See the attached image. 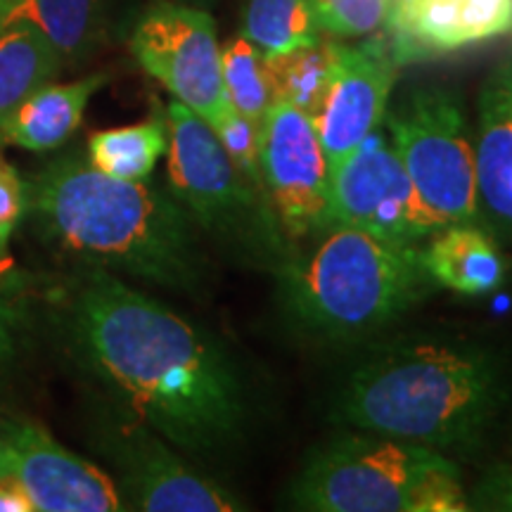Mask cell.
<instances>
[{"label":"cell","mask_w":512,"mask_h":512,"mask_svg":"<svg viewBox=\"0 0 512 512\" xmlns=\"http://www.w3.org/2000/svg\"><path fill=\"white\" fill-rule=\"evenodd\" d=\"M55 313L76 363L178 451L214 456L245 437L249 403L235 363L159 299L83 264L60 287Z\"/></svg>","instance_id":"1"},{"label":"cell","mask_w":512,"mask_h":512,"mask_svg":"<svg viewBox=\"0 0 512 512\" xmlns=\"http://www.w3.org/2000/svg\"><path fill=\"white\" fill-rule=\"evenodd\" d=\"M24 183L31 219L81 264L178 292L209 283L202 230L159 188L119 181L81 157L57 159Z\"/></svg>","instance_id":"2"},{"label":"cell","mask_w":512,"mask_h":512,"mask_svg":"<svg viewBox=\"0 0 512 512\" xmlns=\"http://www.w3.org/2000/svg\"><path fill=\"white\" fill-rule=\"evenodd\" d=\"M505 406L489 351L446 339H394L351 368L335 418L439 453L477 451Z\"/></svg>","instance_id":"3"},{"label":"cell","mask_w":512,"mask_h":512,"mask_svg":"<svg viewBox=\"0 0 512 512\" xmlns=\"http://www.w3.org/2000/svg\"><path fill=\"white\" fill-rule=\"evenodd\" d=\"M275 278L294 323L335 342L389 328L439 287L422 242L351 226H330L292 245Z\"/></svg>","instance_id":"4"},{"label":"cell","mask_w":512,"mask_h":512,"mask_svg":"<svg viewBox=\"0 0 512 512\" xmlns=\"http://www.w3.org/2000/svg\"><path fill=\"white\" fill-rule=\"evenodd\" d=\"M292 508L311 512H465L451 458L373 432L339 434L311 453L290 486Z\"/></svg>","instance_id":"5"},{"label":"cell","mask_w":512,"mask_h":512,"mask_svg":"<svg viewBox=\"0 0 512 512\" xmlns=\"http://www.w3.org/2000/svg\"><path fill=\"white\" fill-rule=\"evenodd\" d=\"M166 174L171 197L195 226L242 256L249 266L278 271L290 256L268 195L242 174L202 117L171 100L166 107Z\"/></svg>","instance_id":"6"},{"label":"cell","mask_w":512,"mask_h":512,"mask_svg":"<svg viewBox=\"0 0 512 512\" xmlns=\"http://www.w3.org/2000/svg\"><path fill=\"white\" fill-rule=\"evenodd\" d=\"M420 202L441 223H482L477 202L475 145L463 102L444 86H418L384 114Z\"/></svg>","instance_id":"7"},{"label":"cell","mask_w":512,"mask_h":512,"mask_svg":"<svg viewBox=\"0 0 512 512\" xmlns=\"http://www.w3.org/2000/svg\"><path fill=\"white\" fill-rule=\"evenodd\" d=\"M98 448L119 475L126 510L145 512H238L235 494L190 467L162 434L119 411L100 427Z\"/></svg>","instance_id":"8"},{"label":"cell","mask_w":512,"mask_h":512,"mask_svg":"<svg viewBox=\"0 0 512 512\" xmlns=\"http://www.w3.org/2000/svg\"><path fill=\"white\" fill-rule=\"evenodd\" d=\"M140 67L214 128L230 112L221 72V46L209 12L157 3L131 36Z\"/></svg>","instance_id":"9"},{"label":"cell","mask_w":512,"mask_h":512,"mask_svg":"<svg viewBox=\"0 0 512 512\" xmlns=\"http://www.w3.org/2000/svg\"><path fill=\"white\" fill-rule=\"evenodd\" d=\"M259 169L290 245L332 226V169L309 114L273 102L259 126Z\"/></svg>","instance_id":"10"},{"label":"cell","mask_w":512,"mask_h":512,"mask_svg":"<svg viewBox=\"0 0 512 512\" xmlns=\"http://www.w3.org/2000/svg\"><path fill=\"white\" fill-rule=\"evenodd\" d=\"M332 226L425 242L441 223L420 202L399 152L380 126L332 169Z\"/></svg>","instance_id":"11"},{"label":"cell","mask_w":512,"mask_h":512,"mask_svg":"<svg viewBox=\"0 0 512 512\" xmlns=\"http://www.w3.org/2000/svg\"><path fill=\"white\" fill-rule=\"evenodd\" d=\"M3 470L38 512L126 510L114 479L50 437L36 422L0 418Z\"/></svg>","instance_id":"12"},{"label":"cell","mask_w":512,"mask_h":512,"mask_svg":"<svg viewBox=\"0 0 512 512\" xmlns=\"http://www.w3.org/2000/svg\"><path fill=\"white\" fill-rule=\"evenodd\" d=\"M399 67L389 36L370 38L358 46L339 43L335 81L313 117L330 169L382 126Z\"/></svg>","instance_id":"13"},{"label":"cell","mask_w":512,"mask_h":512,"mask_svg":"<svg viewBox=\"0 0 512 512\" xmlns=\"http://www.w3.org/2000/svg\"><path fill=\"white\" fill-rule=\"evenodd\" d=\"M399 64L489 41L512 31V0H403L389 15Z\"/></svg>","instance_id":"14"},{"label":"cell","mask_w":512,"mask_h":512,"mask_svg":"<svg viewBox=\"0 0 512 512\" xmlns=\"http://www.w3.org/2000/svg\"><path fill=\"white\" fill-rule=\"evenodd\" d=\"M475 169L482 226L512 242V60L498 64L479 93Z\"/></svg>","instance_id":"15"},{"label":"cell","mask_w":512,"mask_h":512,"mask_svg":"<svg viewBox=\"0 0 512 512\" xmlns=\"http://www.w3.org/2000/svg\"><path fill=\"white\" fill-rule=\"evenodd\" d=\"M107 79V74H91L72 83H46L0 119V140L29 152L57 150L74 136L88 102Z\"/></svg>","instance_id":"16"},{"label":"cell","mask_w":512,"mask_h":512,"mask_svg":"<svg viewBox=\"0 0 512 512\" xmlns=\"http://www.w3.org/2000/svg\"><path fill=\"white\" fill-rule=\"evenodd\" d=\"M422 259L434 283L446 290L482 297L505 280V256L482 223H451L422 242Z\"/></svg>","instance_id":"17"},{"label":"cell","mask_w":512,"mask_h":512,"mask_svg":"<svg viewBox=\"0 0 512 512\" xmlns=\"http://www.w3.org/2000/svg\"><path fill=\"white\" fill-rule=\"evenodd\" d=\"M105 0H8V22L29 24L62 64L86 60L105 34Z\"/></svg>","instance_id":"18"},{"label":"cell","mask_w":512,"mask_h":512,"mask_svg":"<svg viewBox=\"0 0 512 512\" xmlns=\"http://www.w3.org/2000/svg\"><path fill=\"white\" fill-rule=\"evenodd\" d=\"M62 67L46 38L29 24L17 22L0 31V119L53 81Z\"/></svg>","instance_id":"19"},{"label":"cell","mask_w":512,"mask_h":512,"mask_svg":"<svg viewBox=\"0 0 512 512\" xmlns=\"http://www.w3.org/2000/svg\"><path fill=\"white\" fill-rule=\"evenodd\" d=\"M166 145V119L155 114L140 124L93 133L88 138V162L119 181H147L166 155Z\"/></svg>","instance_id":"20"},{"label":"cell","mask_w":512,"mask_h":512,"mask_svg":"<svg viewBox=\"0 0 512 512\" xmlns=\"http://www.w3.org/2000/svg\"><path fill=\"white\" fill-rule=\"evenodd\" d=\"M339 43H311L268 57L275 100L297 107L313 119L328 98L337 72Z\"/></svg>","instance_id":"21"},{"label":"cell","mask_w":512,"mask_h":512,"mask_svg":"<svg viewBox=\"0 0 512 512\" xmlns=\"http://www.w3.org/2000/svg\"><path fill=\"white\" fill-rule=\"evenodd\" d=\"M242 36L266 57L320 41L309 0H249Z\"/></svg>","instance_id":"22"},{"label":"cell","mask_w":512,"mask_h":512,"mask_svg":"<svg viewBox=\"0 0 512 512\" xmlns=\"http://www.w3.org/2000/svg\"><path fill=\"white\" fill-rule=\"evenodd\" d=\"M221 72L228 105L261 126L275 102L268 57L240 34L221 48Z\"/></svg>","instance_id":"23"},{"label":"cell","mask_w":512,"mask_h":512,"mask_svg":"<svg viewBox=\"0 0 512 512\" xmlns=\"http://www.w3.org/2000/svg\"><path fill=\"white\" fill-rule=\"evenodd\" d=\"M320 31L358 38L387 27L394 0H309Z\"/></svg>","instance_id":"24"},{"label":"cell","mask_w":512,"mask_h":512,"mask_svg":"<svg viewBox=\"0 0 512 512\" xmlns=\"http://www.w3.org/2000/svg\"><path fill=\"white\" fill-rule=\"evenodd\" d=\"M223 150L233 159V164L245 174L254 185L266 192L259 169V124L242 117L230 107V112L214 126Z\"/></svg>","instance_id":"25"},{"label":"cell","mask_w":512,"mask_h":512,"mask_svg":"<svg viewBox=\"0 0 512 512\" xmlns=\"http://www.w3.org/2000/svg\"><path fill=\"white\" fill-rule=\"evenodd\" d=\"M27 211V183L0 155V261L8 256L12 233Z\"/></svg>","instance_id":"26"},{"label":"cell","mask_w":512,"mask_h":512,"mask_svg":"<svg viewBox=\"0 0 512 512\" xmlns=\"http://www.w3.org/2000/svg\"><path fill=\"white\" fill-rule=\"evenodd\" d=\"M467 501H470V510L512 512V467H498L489 472L467 494Z\"/></svg>","instance_id":"27"},{"label":"cell","mask_w":512,"mask_h":512,"mask_svg":"<svg viewBox=\"0 0 512 512\" xmlns=\"http://www.w3.org/2000/svg\"><path fill=\"white\" fill-rule=\"evenodd\" d=\"M0 512H34L17 484L0 479Z\"/></svg>","instance_id":"28"},{"label":"cell","mask_w":512,"mask_h":512,"mask_svg":"<svg viewBox=\"0 0 512 512\" xmlns=\"http://www.w3.org/2000/svg\"><path fill=\"white\" fill-rule=\"evenodd\" d=\"M12 356H15V337H12L8 311H5L3 302H0V368H3Z\"/></svg>","instance_id":"29"},{"label":"cell","mask_w":512,"mask_h":512,"mask_svg":"<svg viewBox=\"0 0 512 512\" xmlns=\"http://www.w3.org/2000/svg\"><path fill=\"white\" fill-rule=\"evenodd\" d=\"M5 27H10L8 22V0H0V31Z\"/></svg>","instance_id":"30"},{"label":"cell","mask_w":512,"mask_h":512,"mask_svg":"<svg viewBox=\"0 0 512 512\" xmlns=\"http://www.w3.org/2000/svg\"><path fill=\"white\" fill-rule=\"evenodd\" d=\"M0 479H3V482H10V479L5 477V470H3V439H0Z\"/></svg>","instance_id":"31"}]
</instances>
